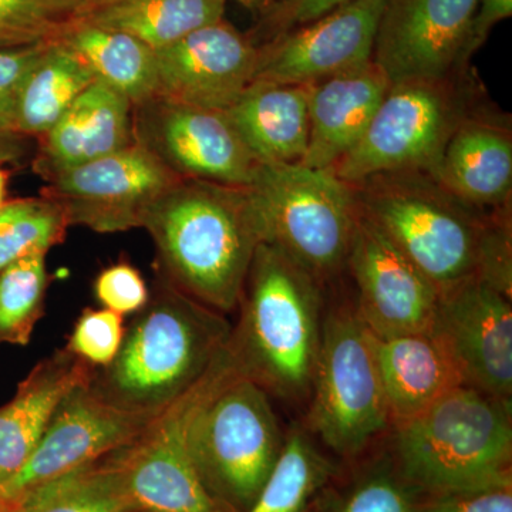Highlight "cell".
<instances>
[{
    "instance_id": "cell-1",
    "label": "cell",
    "mask_w": 512,
    "mask_h": 512,
    "mask_svg": "<svg viewBox=\"0 0 512 512\" xmlns=\"http://www.w3.org/2000/svg\"><path fill=\"white\" fill-rule=\"evenodd\" d=\"M352 187L363 214L440 293L474 278L511 293V207H473L427 171L376 175Z\"/></svg>"
},
{
    "instance_id": "cell-2",
    "label": "cell",
    "mask_w": 512,
    "mask_h": 512,
    "mask_svg": "<svg viewBox=\"0 0 512 512\" xmlns=\"http://www.w3.org/2000/svg\"><path fill=\"white\" fill-rule=\"evenodd\" d=\"M141 228L171 285L222 315L238 308L262 244L248 187L181 178L148 207Z\"/></svg>"
},
{
    "instance_id": "cell-3",
    "label": "cell",
    "mask_w": 512,
    "mask_h": 512,
    "mask_svg": "<svg viewBox=\"0 0 512 512\" xmlns=\"http://www.w3.org/2000/svg\"><path fill=\"white\" fill-rule=\"evenodd\" d=\"M231 329L222 313L160 279L113 362L94 370L92 386L120 409L157 417L227 352Z\"/></svg>"
},
{
    "instance_id": "cell-4",
    "label": "cell",
    "mask_w": 512,
    "mask_h": 512,
    "mask_svg": "<svg viewBox=\"0 0 512 512\" xmlns=\"http://www.w3.org/2000/svg\"><path fill=\"white\" fill-rule=\"evenodd\" d=\"M320 286L281 249L256 248L228 355L239 375L286 402L311 397L325 318Z\"/></svg>"
},
{
    "instance_id": "cell-5",
    "label": "cell",
    "mask_w": 512,
    "mask_h": 512,
    "mask_svg": "<svg viewBox=\"0 0 512 512\" xmlns=\"http://www.w3.org/2000/svg\"><path fill=\"white\" fill-rule=\"evenodd\" d=\"M393 429L394 467L420 494L512 484L511 403L461 384Z\"/></svg>"
},
{
    "instance_id": "cell-6",
    "label": "cell",
    "mask_w": 512,
    "mask_h": 512,
    "mask_svg": "<svg viewBox=\"0 0 512 512\" xmlns=\"http://www.w3.org/2000/svg\"><path fill=\"white\" fill-rule=\"evenodd\" d=\"M284 443L269 394L239 375L227 348L187 429L188 456L205 493L222 512H247Z\"/></svg>"
},
{
    "instance_id": "cell-7",
    "label": "cell",
    "mask_w": 512,
    "mask_h": 512,
    "mask_svg": "<svg viewBox=\"0 0 512 512\" xmlns=\"http://www.w3.org/2000/svg\"><path fill=\"white\" fill-rule=\"evenodd\" d=\"M262 242L325 284L348 264L359 214L352 185L332 170L259 163L248 187Z\"/></svg>"
},
{
    "instance_id": "cell-8",
    "label": "cell",
    "mask_w": 512,
    "mask_h": 512,
    "mask_svg": "<svg viewBox=\"0 0 512 512\" xmlns=\"http://www.w3.org/2000/svg\"><path fill=\"white\" fill-rule=\"evenodd\" d=\"M309 399V430L345 460L360 456L392 427L372 336L350 303L335 306L323 318Z\"/></svg>"
},
{
    "instance_id": "cell-9",
    "label": "cell",
    "mask_w": 512,
    "mask_h": 512,
    "mask_svg": "<svg viewBox=\"0 0 512 512\" xmlns=\"http://www.w3.org/2000/svg\"><path fill=\"white\" fill-rule=\"evenodd\" d=\"M463 79L390 84L365 134L333 173L349 185L382 174L429 173L460 121L476 109Z\"/></svg>"
},
{
    "instance_id": "cell-10",
    "label": "cell",
    "mask_w": 512,
    "mask_h": 512,
    "mask_svg": "<svg viewBox=\"0 0 512 512\" xmlns=\"http://www.w3.org/2000/svg\"><path fill=\"white\" fill-rule=\"evenodd\" d=\"M136 143L188 180L249 187L258 160L225 111L154 96L133 109Z\"/></svg>"
},
{
    "instance_id": "cell-11",
    "label": "cell",
    "mask_w": 512,
    "mask_h": 512,
    "mask_svg": "<svg viewBox=\"0 0 512 512\" xmlns=\"http://www.w3.org/2000/svg\"><path fill=\"white\" fill-rule=\"evenodd\" d=\"M180 175L138 143L47 178L43 197L63 211L69 227L100 234L141 228L144 214Z\"/></svg>"
},
{
    "instance_id": "cell-12",
    "label": "cell",
    "mask_w": 512,
    "mask_h": 512,
    "mask_svg": "<svg viewBox=\"0 0 512 512\" xmlns=\"http://www.w3.org/2000/svg\"><path fill=\"white\" fill-rule=\"evenodd\" d=\"M154 419L107 402L92 382L82 384L64 397L32 456L0 487V495L19 500L35 488L130 446Z\"/></svg>"
},
{
    "instance_id": "cell-13",
    "label": "cell",
    "mask_w": 512,
    "mask_h": 512,
    "mask_svg": "<svg viewBox=\"0 0 512 512\" xmlns=\"http://www.w3.org/2000/svg\"><path fill=\"white\" fill-rule=\"evenodd\" d=\"M480 0H387L373 62L390 83L461 76Z\"/></svg>"
},
{
    "instance_id": "cell-14",
    "label": "cell",
    "mask_w": 512,
    "mask_h": 512,
    "mask_svg": "<svg viewBox=\"0 0 512 512\" xmlns=\"http://www.w3.org/2000/svg\"><path fill=\"white\" fill-rule=\"evenodd\" d=\"M430 333L464 386L512 402L510 295L478 278L441 292Z\"/></svg>"
},
{
    "instance_id": "cell-15",
    "label": "cell",
    "mask_w": 512,
    "mask_h": 512,
    "mask_svg": "<svg viewBox=\"0 0 512 512\" xmlns=\"http://www.w3.org/2000/svg\"><path fill=\"white\" fill-rule=\"evenodd\" d=\"M356 311L379 338L430 332L440 292L359 208L348 264Z\"/></svg>"
},
{
    "instance_id": "cell-16",
    "label": "cell",
    "mask_w": 512,
    "mask_h": 512,
    "mask_svg": "<svg viewBox=\"0 0 512 512\" xmlns=\"http://www.w3.org/2000/svg\"><path fill=\"white\" fill-rule=\"evenodd\" d=\"M220 360L191 390L158 414L136 441L121 448L133 511L222 512L205 493L187 450L188 423Z\"/></svg>"
},
{
    "instance_id": "cell-17",
    "label": "cell",
    "mask_w": 512,
    "mask_h": 512,
    "mask_svg": "<svg viewBox=\"0 0 512 512\" xmlns=\"http://www.w3.org/2000/svg\"><path fill=\"white\" fill-rule=\"evenodd\" d=\"M387 0H355L258 46L254 82L311 86L372 62Z\"/></svg>"
},
{
    "instance_id": "cell-18",
    "label": "cell",
    "mask_w": 512,
    "mask_h": 512,
    "mask_svg": "<svg viewBox=\"0 0 512 512\" xmlns=\"http://www.w3.org/2000/svg\"><path fill=\"white\" fill-rule=\"evenodd\" d=\"M156 55L157 96L225 111L254 82L258 46L221 19L156 50Z\"/></svg>"
},
{
    "instance_id": "cell-19",
    "label": "cell",
    "mask_w": 512,
    "mask_h": 512,
    "mask_svg": "<svg viewBox=\"0 0 512 512\" xmlns=\"http://www.w3.org/2000/svg\"><path fill=\"white\" fill-rule=\"evenodd\" d=\"M431 177L461 201L481 210L511 207L510 116L471 110L448 138Z\"/></svg>"
},
{
    "instance_id": "cell-20",
    "label": "cell",
    "mask_w": 512,
    "mask_h": 512,
    "mask_svg": "<svg viewBox=\"0 0 512 512\" xmlns=\"http://www.w3.org/2000/svg\"><path fill=\"white\" fill-rule=\"evenodd\" d=\"M375 62L309 86V144L302 165L332 170L365 134L390 87Z\"/></svg>"
},
{
    "instance_id": "cell-21",
    "label": "cell",
    "mask_w": 512,
    "mask_h": 512,
    "mask_svg": "<svg viewBox=\"0 0 512 512\" xmlns=\"http://www.w3.org/2000/svg\"><path fill=\"white\" fill-rule=\"evenodd\" d=\"M133 109L123 94L96 80L42 137L37 173L47 180L133 146Z\"/></svg>"
},
{
    "instance_id": "cell-22",
    "label": "cell",
    "mask_w": 512,
    "mask_h": 512,
    "mask_svg": "<svg viewBox=\"0 0 512 512\" xmlns=\"http://www.w3.org/2000/svg\"><path fill=\"white\" fill-rule=\"evenodd\" d=\"M94 370L64 348L40 360L18 384L13 399L0 407V487L25 466L64 397L92 382Z\"/></svg>"
},
{
    "instance_id": "cell-23",
    "label": "cell",
    "mask_w": 512,
    "mask_h": 512,
    "mask_svg": "<svg viewBox=\"0 0 512 512\" xmlns=\"http://www.w3.org/2000/svg\"><path fill=\"white\" fill-rule=\"evenodd\" d=\"M370 336L392 427L419 416L463 384L446 350L430 332Z\"/></svg>"
},
{
    "instance_id": "cell-24",
    "label": "cell",
    "mask_w": 512,
    "mask_h": 512,
    "mask_svg": "<svg viewBox=\"0 0 512 512\" xmlns=\"http://www.w3.org/2000/svg\"><path fill=\"white\" fill-rule=\"evenodd\" d=\"M309 86L252 82L225 110L258 163L301 164L309 144Z\"/></svg>"
},
{
    "instance_id": "cell-25",
    "label": "cell",
    "mask_w": 512,
    "mask_h": 512,
    "mask_svg": "<svg viewBox=\"0 0 512 512\" xmlns=\"http://www.w3.org/2000/svg\"><path fill=\"white\" fill-rule=\"evenodd\" d=\"M94 82L92 70L72 47L62 40L50 43L20 87L13 130L42 138Z\"/></svg>"
},
{
    "instance_id": "cell-26",
    "label": "cell",
    "mask_w": 512,
    "mask_h": 512,
    "mask_svg": "<svg viewBox=\"0 0 512 512\" xmlns=\"http://www.w3.org/2000/svg\"><path fill=\"white\" fill-rule=\"evenodd\" d=\"M227 0H99L83 20L136 37L154 50L224 19Z\"/></svg>"
},
{
    "instance_id": "cell-27",
    "label": "cell",
    "mask_w": 512,
    "mask_h": 512,
    "mask_svg": "<svg viewBox=\"0 0 512 512\" xmlns=\"http://www.w3.org/2000/svg\"><path fill=\"white\" fill-rule=\"evenodd\" d=\"M99 82L123 94L133 106L157 96V55L153 47L117 30L79 23L63 36Z\"/></svg>"
},
{
    "instance_id": "cell-28",
    "label": "cell",
    "mask_w": 512,
    "mask_h": 512,
    "mask_svg": "<svg viewBox=\"0 0 512 512\" xmlns=\"http://www.w3.org/2000/svg\"><path fill=\"white\" fill-rule=\"evenodd\" d=\"M338 467L316 446L309 431L295 427L281 456L247 512H322Z\"/></svg>"
},
{
    "instance_id": "cell-29",
    "label": "cell",
    "mask_w": 512,
    "mask_h": 512,
    "mask_svg": "<svg viewBox=\"0 0 512 512\" xmlns=\"http://www.w3.org/2000/svg\"><path fill=\"white\" fill-rule=\"evenodd\" d=\"M15 503V512L133 511L124 480L121 448L35 488Z\"/></svg>"
},
{
    "instance_id": "cell-30",
    "label": "cell",
    "mask_w": 512,
    "mask_h": 512,
    "mask_svg": "<svg viewBox=\"0 0 512 512\" xmlns=\"http://www.w3.org/2000/svg\"><path fill=\"white\" fill-rule=\"evenodd\" d=\"M46 255L23 256L0 272V343L29 345L45 313Z\"/></svg>"
},
{
    "instance_id": "cell-31",
    "label": "cell",
    "mask_w": 512,
    "mask_h": 512,
    "mask_svg": "<svg viewBox=\"0 0 512 512\" xmlns=\"http://www.w3.org/2000/svg\"><path fill=\"white\" fill-rule=\"evenodd\" d=\"M99 0H0V49L62 40Z\"/></svg>"
},
{
    "instance_id": "cell-32",
    "label": "cell",
    "mask_w": 512,
    "mask_h": 512,
    "mask_svg": "<svg viewBox=\"0 0 512 512\" xmlns=\"http://www.w3.org/2000/svg\"><path fill=\"white\" fill-rule=\"evenodd\" d=\"M66 217L46 197L25 198L0 207V272L23 256L49 252L66 237Z\"/></svg>"
},
{
    "instance_id": "cell-33",
    "label": "cell",
    "mask_w": 512,
    "mask_h": 512,
    "mask_svg": "<svg viewBox=\"0 0 512 512\" xmlns=\"http://www.w3.org/2000/svg\"><path fill=\"white\" fill-rule=\"evenodd\" d=\"M421 498L390 463L367 468L342 494H330L322 512H421Z\"/></svg>"
},
{
    "instance_id": "cell-34",
    "label": "cell",
    "mask_w": 512,
    "mask_h": 512,
    "mask_svg": "<svg viewBox=\"0 0 512 512\" xmlns=\"http://www.w3.org/2000/svg\"><path fill=\"white\" fill-rule=\"evenodd\" d=\"M123 316L109 309H84L74 323L66 349L94 369L109 366L124 338Z\"/></svg>"
},
{
    "instance_id": "cell-35",
    "label": "cell",
    "mask_w": 512,
    "mask_h": 512,
    "mask_svg": "<svg viewBox=\"0 0 512 512\" xmlns=\"http://www.w3.org/2000/svg\"><path fill=\"white\" fill-rule=\"evenodd\" d=\"M94 296L104 309L119 315H136L150 299L143 275L127 262L111 265L97 275Z\"/></svg>"
},
{
    "instance_id": "cell-36",
    "label": "cell",
    "mask_w": 512,
    "mask_h": 512,
    "mask_svg": "<svg viewBox=\"0 0 512 512\" xmlns=\"http://www.w3.org/2000/svg\"><path fill=\"white\" fill-rule=\"evenodd\" d=\"M355 0H281L271 8L261 13L256 35H249L256 46L291 32L296 28L322 18L326 13L332 12L339 6Z\"/></svg>"
},
{
    "instance_id": "cell-37",
    "label": "cell",
    "mask_w": 512,
    "mask_h": 512,
    "mask_svg": "<svg viewBox=\"0 0 512 512\" xmlns=\"http://www.w3.org/2000/svg\"><path fill=\"white\" fill-rule=\"evenodd\" d=\"M421 512H512V484L423 495Z\"/></svg>"
},
{
    "instance_id": "cell-38",
    "label": "cell",
    "mask_w": 512,
    "mask_h": 512,
    "mask_svg": "<svg viewBox=\"0 0 512 512\" xmlns=\"http://www.w3.org/2000/svg\"><path fill=\"white\" fill-rule=\"evenodd\" d=\"M50 43L0 49V117L12 120L20 87Z\"/></svg>"
},
{
    "instance_id": "cell-39",
    "label": "cell",
    "mask_w": 512,
    "mask_h": 512,
    "mask_svg": "<svg viewBox=\"0 0 512 512\" xmlns=\"http://www.w3.org/2000/svg\"><path fill=\"white\" fill-rule=\"evenodd\" d=\"M512 16V0H480L477 13L471 26L470 42H468V56L474 55L484 45L491 30L501 20Z\"/></svg>"
},
{
    "instance_id": "cell-40",
    "label": "cell",
    "mask_w": 512,
    "mask_h": 512,
    "mask_svg": "<svg viewBox=\"0 0 512 512\" xmlns=\"http://www.w3.org/2000/svg\"><path fill=\"white\" fill-rule=\"evenodd\" d=\"M237 2L241 3L244 8L252 10V12L262 13L276 5V3L281 2V0H237Z\"/></svg>"
},
{
    "instance_id": "cell-41",
    "label": "cell",
    "mask_w": 512,
    "mask_h": 512,
    "mask_svg": "<svg viewBox=\"0 0 512 512\" xmlns=\"http://www.w3.org/2000/svg\"><path fill=\"white\" fill-rule=\"evenodd\" d=\"M15 136H18V134L13 130L12 120L8 117H0V147L5 146L10 138Z\"/></svg>"
},
{
    "instance_id": "cell-42",
    "label": "cell",
    "mask_w": 512,
    "mask_h": 512,
    "mask_svg": "<svg viewBox=\"0 0 512 512\" xmlns=\"http://www.w3.org/2000/svg\"><path fill=\"white\" fill-rule=\"evenodd\" d=\"M6 184H8V177H6L5 171L0 168V207L5 204Z\"/></svg>"
},
{
    "instance_id": "cell-43",
    "label": "cell",
    "mask_w": 512,
    "mask_h": 512,
    "mask_svg": "<svg viewBox=\"0 0 512 512\" xmlns=\"http://www.w3.org/2000/svg\"><path fill=\"white\" fill-rule=\"evenodd\" d=\"M15 501L6 500L0 495V512H15Z\"/></svg>"
},
{
    "instance_id": "cell-44",
    "label": "cell",
    "mask_w": 512,
    "mask_h": 512,
    "mask_svg": "<svg viewBox=\"0 0 512 512\" xmlns=\"http://www.w3.org/2000/svg\"><path fill=\"white\" fill-rule=\"evenodd\" d=\"M128 512H136V511H128Z\"/></svg>"
}]
</instances>
